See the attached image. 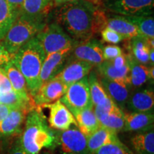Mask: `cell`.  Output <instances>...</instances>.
<instances>
[{"label": "cell", "mask_w": 154, "mask_h": 154, "mask_svg": "<svg viewBox=\"0 0 154 154\" xmlns=\"http://www.w3.org/2000/svg\"><path fill=\"white\" fill-rule=\"evenodd\" d=\"M131 22L146 38H154V19L153 16L148 17H126Z\"/></svg>", "instance_id": "4dcf8cb0"}, {"label": "cell", "mask_w": 154, "mask_h": 154, "mask_svg": "<svg viewBox=\"0 0 154 154\" xmlns=\"http://www.w3.org/2000/svg\"><path fill=\"white\" fill-rule=\"evenodd\" d=\"M88 82L92 103L94 106L100 104L109 97L94 71L91 70L88 74Z\"/></svg>", "instance_id": "f1b7e54d"}, {"label": "cell", "mask_w": 154, "mask_h": 154, "mask_svg": "<svg viewBox=\"0 0 154 154\" xmlns=\"http://www.w3.org/2000/svg\"><path fill=\"white\" fill-rule=\"evenodd\" d=\"M43 154H50V153H44Z\"/></svg>", "instance_id": "ee69618b"}, {"label": "cell", "mask_w": 154, "mask_h": 154, "mask_svg": "<svg viewBox=\"0 0 154 154\" xmlns=\"http://www.w3.org/2000/svg\"><path fill=\"white\" fill-rule=\"evenodd\" d=\"M2 136H0V154L2 152Z\"/></svg>", "instance_id": "7bdbcfd3"}, {"label": "cell", "mask_w": 154, "mask_h": 154, "mask_svg": "<svg viewBox=\"0 0 154 154\" xmlns=\"http://www.w3.org/2000/svg\"><path fill=\"white\" fill-rule=\"evenodd\" d=\"M44 18L19 15L2 41L11 57L44 27L47 24Z\"/></svg>", "instance_id": "277c9868"}, {"label": "cell", "mask_w": 154, "mask_h": 154, "mask_svg": "<svg viewBox=\"0 0 154 154\" xmlns=\"http://www.w3.org/2000/svg\"><path fill=\"white\" fill-rule=\"evenodd\" d=\"M3 69L10 82L12 89L25 99H32V96L29 92L27 84L24 76L13 63L11 60L7 63L3 67Z\"/></svg>", "instance_id": "603a6c76"}, {"label": "cell", "mask_w": 154, "mask_h": 154, "mask_svg": "<svg viewBox=\"0 0 154 154\" xmlns=\"http://www.w3.org/2000/svg\"><path fill=\"white\" fill-rule=\"evenodd\" d=\"M127 49L131 57L138 63L142 64H151L149 60V52L151 48L149 44V38L143 36H137L128 38Z\"/></svg>", "instance_id": "7402d4cb"}, {"label": "cell", "mask_w": 154, "mask_h": 154, "mask_svg": "<svg viewBox=\"0 0 154 154\" xmlns=\"http://www.w3.org/2000/svg\"><path fill=\"white\" fill-rule=\"evenodd\" d=\"M126 107L131 112L153 113L154 93L151 88H138L131 92Z\"/></svg>", "instance_id": "5bb4252c"}, {"label": "cell", "mask_w": 154, "mask_h": 154, "mask_svg": "<svg viewBox=\"0 0 154 154\" xmlns=\"http://www.w3.org/2000/svg\"><path fill=\"white\" fill-rule=\"evenodd\" d=\"M97 69L101 77H104V78L111 80L128 83L130 74V66L128 60V63L121 69H116L109 60L103 61L99 65H98Z\"/></svg>", "instance_id": "4316f807"}, {"label": "cell", "mask_w": 154, "mask_h": 154, "mask_svg": "<svg viewBox=\"0 0 154 154\" xmlns=\"http://www.w3.org/2000/svg\"><path fill=\"white\" fill-rule=\"evenodd\" d=\"M49 1H50V2H52V1H53V0H49Z\"/></svg>", "instance_id": "f6af8a7d"}, {"label": "cell", "mask_w": 154, "mask_h": 154, "mask_svg": "<svg viewBox=\"0 0 154 154\" xmlns=\"http://www.w3.org/2000/svg\"><path fill=\"white\" fill-rule=\"evenodd\" d=\"M119 141L117 134L104 127H99L87 137V146L89 154H94L106 145Z\"/></svg>", "instance_id": "ffe728a7"}, {"label": "cell", "mask_w": 154, "mask_h": 154, "mask_svg": "<svg viewBox=\"0 0 154 154\" xmlns=\"http://www.w3.org/2000/svg\"><path fill=\"white\" fill-rule=\"evenodd\" d=\"M76 127L54 131L55 148L58 146L61 154H89L87 137Z\"/></svg>", "instance_id": "52a82bcc"}, {"label": "cell", "mask_w": 154, "mask_h": 154, "mask_svg": "<svg viewBox=\"0 0 154 154\" xmlns=\"http://www.w3.org/2000/svg\"><path fill=\"white\" fill-rule=\"evenodd\" d=\"M60 101L68 108L72 113L87 108L94 107L90 94L88 76L69 85Z\"/></svg>", "instance_id": "8992f818"}, {"label": "cell", "mask_w": 154, "mask_h": 154, "mask_svg": "<svg viewBox=\"0 0 154 154\" xmlns=\"http://www.w3.org/2000/svg\"><path fill=\"white\" fill-rule=\"evenodd\" d=\"M131 145L136 154H154L153 129L137 133L131 138Z\"/></svg>", "instance_id": "d4e9b609"}, {"label": "cell", "mask_w": 154, "mask_h": 154, "mask_svg": "<svg viewBox=\"0 0 154 154\" xmlns=\"http://www.w3.org/2000/svg\"><path fill=\"white\" fill-rule=\"evenodd\" d=\"M66 62L62 70L55 78L61 80L67 86L88 76L94 67L91 63L83 61L73 60Z\"/></svg>", "instance_id": "9a60e30c"}, {"label": "cell", "mask_w": 154, "mask_h": 154, "mask_svg": "<svg viewBox=\"0 0 154 154\" xmlns=\"http://www.w3.org/2000/svg\"><path fill=\"white\" fill-rule=\"evenodd\" d=\"M72 114L76 119L78 128L86 137L101 127L94 111V107L76 111Z\"/></svg>", "instance_id": "44dd1931"}, {"label": "cell", "mask_w": 154, "mask_h": 154, "mask_svg": "<svg viewBox=\"0 0 154 154\" xmlns=\"http://www.w3.org/2000/svg\"><path fill=\"white\" fill-rule=\"evenodd\" d=\"M12 90L8 77L3 68H0V93H6Z\"/></svg>", "instance_id": "e575fe53"}, {"label": "cell", "mask_w": 154, "mask_h": 154, "mask_svg": "<svg viewBox=\"0 0 154 154\" xmlns=\"http://www.w3.org/2000/svg\"><path fill=\"white\" fill-rule=\"evenodd\" d=\"M153 113L131 112L124 113L125 132H143L153 129Z\"/></svg>", "instance_id": "ac0fdd59"}, {"label": "cell", "mask_w": 154, "mask_h": 154, "mask_svg": "<svg viewBox=\"0 0 154 154\" xmlns=\"http://www.w3.org/2000/svg\"><path fill=\"white\" fill-rule=\"evenodd\" d=\"M106 17L105 27L111 29L121 35L128 38L143 36L135 25L124 16L116 14Z\"/></svg>", "instance_id": "d6986e66"}, {"label": "cell", "mask_w": 154, "mask_h": 154, "mask_svg": "<svg viewBox=\"0 0 154 154\" xmlns=\"http://www.w3.org/2000/svg\"><path fill=\"white\" fill-rule=\"evenodd\" d=\"M7 154H29L24 151V149L22 148V145H21L20 140L17 139L14 143L11 146L10 149L9 150L8 153Z\"/></svg>", "instance_id": "74e56055"}, {"label": "cell", "mask_w": 154, "mask_h": 154, "mask_svg": "<svg viewBox=\"0 0 154 154\" xmlns=\"http://www.w3.org/2000/svg\"><path fill=\"white\" fill-rule=\"evenodd\" d=\"M29 112L26 109H11L9 114L0 121V136L9 137L20 134L22 126Z\"/></svg>", "instance_id": "e0dca14e"}, {"label": "cell", "mask_w": 154, "mask_h": 154, "mask_svg": "<svg viewBox=\"0 0 154 154\" xmlns=\"http://www.w3.org/2000/svg\"><path fill=\"white\" fill-rule=\"evenodd\" d=\"M123 54H124V51L122 49L114 44H109L103 47V61L111 60L119 56H121Z\"/></svg>", "instance_id": "836d02e7"}, {"label": "cell", "mask_w": 154, "mask_h": 154, "mask_svg": "<svg viewBox=\"0 0 154 154\" xmlns=\"http://www.w3.org/2000/svg\"><path fill=\"white\" fill-rule=\"evenodd\" d=\"M153 56H154V49H151L149 52V60H150V63L152 66H153Z\"/></svg>", "instance_id": "b9f144b4"}, {"label": "cell", "mask_w": 154, "mask_h": 154, "mask_svg": "<svg viewBox=\"0 0 154 154\" xmlns=\"http://www.w3.org/2000/svg\"><path fill=\"white\" fill-rule=\"evenodd\" d=\"M94 154H134L131 150L119 141L115 143L106 145L101 149H99L97 151H96Z\"/></svg>", "instance_id": "1f68e13d"}, {"label": "cell", "mask_w": 154, "mask_h": 154, "mask_svg": "<svg viewBox=\"0 0 154 154\" xmlns=\"http://www.w3.org/2000/svg\"><path fill=\"white\" fill-rule=\"evenodd\" d=\"M0 104L6 105L12 109H26L29 111L37 108L32 98L30 99H25L13 89L6 93H0Z\"/></svg>", "instance_id": "484cf974"}, {"label": "cell", "mask_w": 154, "mask_h": 154, "mask_svg": "<svg viewBox=\"0 0 154 154\" xmlns=\"http://www.w3.org/2000/svg\"><path fill=\"white\" fill-rule=\"evenodd\" d=\"M17 18L7 1L0 0V41H2Z\"/></svg>", "instance_id": "f546056e"}, {"label": "cell", "mask_w": 154, "mask_h": 154, "mask_svg": "<svg viewBox=\"0 0 154 154\" xmlns=\"http://www.w3.org/2000/svg\"><path fill=\"white\" fill-rule=\"evenodd\" d=\"M11 57H12L7 51L2 42L0 41V68H3L7 63L9 62Z\"/></svg>", "instance_id": "d590c367"}, {"label": "cell", "mask_w": 154, "mask_h": 154, "mask_svg": "<svg viewBox=\"0 0 154 154\" xmlns=\"http://www.w3.org/2000/svg\"><path fill=\"white\" fill-rule=\"evenodd\" d=\"M57 19L74 39L83 42L105 28L106 15L99 7L86 0H76L60 6Z\"/></svg>", "instance_id": "6da1fadb"}, {"label": "cell", "mask_w": 154, "mask_h": 154, "mask_svg": "<svg viewBox=\"0 0 154 154\" xmlns=\"http://www.w3.org/2000/svg\"><path fill=\"white\" fill-rule=\"evenodd\" d=\"M86 1L93 4V5L97 6V7H100V6L103 5L105 0H86Z\"/></svg>", "instance_id": "60d3db41"}, {"label": "cell", "mask_w": 154, "mask_h": 154, "mask_svg": "<svg viewBox=\"0 0 154 154\" xmlns=\"http://www.w3.org/2000/svg\"><path fill=\"white\" fill-rule=\"evenodd\" d=\"M67 87L68 86L65 85L61 80L54 77L52 79L42 84L36 94L32 97L34 103L36 106L40 108L52 103L62 97Z\"/></svg>", "instance_id": "8fae6325"}, {"label": "cell", "mask_w": 154, "mask_h": 154, "mask_svg": "<svg viewBox=\"0 0 154 154\" xmlns=\"http://www.w3.org/2000/svg\"><path fill=\"white\" fill-rule=\"evenodd\" d=\"M36 36L41 42L46 56L67 48L74 47L80 42L74 39L58 22L46 24Z\"/></svg>", "instance_id": "5b68a950"}, {"label": "cell", "mask_w": 154, "mask_h": 154, "mask_svg": "<svg viewBox=\"0 0 154 154\" xmlns=\"http://www.w3.org/2000/svg\"><path fill=\"white\" fill-rule=\"evenodd\" d=\"M19 140L22 148L29 154H38L44 148H55L54 131L48 126L40 107L33 109L26 115L24 131Z\"/></svg>", "instance_id": "3957f363"}, {"label": "cell", "mask_w": 154, "mask_h": 154, "mask_svg": "<svg viewBox=\"0 0 154 154\" xmlns=\"http://www.w3.org/2000/svg\"><path fill=\"white\" fill-rule=\"evenodd\" d=\"M12 12L18 17L24 0H6Z\"/></svg>", "instance_id": "8d00e7d4"}, {"label": "cell", "mask_w": 154, "mask_h": 154, "mask_svg": "<svg viewBox=\"0 0 154 154\" xmlns=\"http://www.w3.org/2000/svg\"><path fill=\"white\" fill-rule=\"evenodd\" d=\"M101 35L103 42L110 44H117L126 39L124 36L107 27L101 31Z\"/></svg>", "instance_id": "d6a6232c"}, {"label": "cell", "mask_w": 154, "mask_h": 154, "mask_svg": "<svg viewBox=\"0 0 154 154\" xmlns=\"http://www.w3.org/2000/svg\"><path fill=\"white\" fill-rule=\"evenodd\" d=\"M100 82L108 96L121 109H125L131 92V88L128 83L109 79L104 77H101Z\"/></svg>", "instance_id": "2e32d148"}, {"label": "cell", "mask_w": 154, "mask_h": 154, "mask_svg": "<svg viewBox=\"0 0 154 154\" xmlns=\"http://www.w3.org/2000/svg\"><path fill=\"white\" fill-rule=\"evenodd\" d=\"M11 109H12L11 108L7 106L0 104V121H2L9 114Z\"/></svg>", "instance_id": "f35d334b"}, {"label": "cell", "mask_w": 154, "mask_h": 154, "mask_svg": "<svg viewBox=\"0 0 154 154\" xmlns=\"http://www.w3.org/2000/svg\"><path fill=\"white\" fill-rule=\"evenodd\" d=\"M44 107L49 109L48 120L51 128L58 131H64L70 128L72 126H77L74 116L60 99Z\"/></svg>", "instance_id": "4fadbf2b"}, {"label": "cell", "mask_w": 154, "mask_h": 154, "mask_svg": "<svg viewBox=\"0 0 154 154\" xmlns=\"http://www.w3.org/2000/svg\"><path fill=\"white\" fill-rule=\"evenodd\" d=\"M103 5L121 16L148 17L153 14L154 0H105Z\"/></svg>", "instance_id": "ba28073f"}, {"label": "cell", "mask_w": 154, "mask_h": 154, "mask_svg": "<svg viewBox=\"0 0 154 154\" xmlns=\"http://www.w3.org/2000/svg\"><path fill=\"white\" fill-rule=\"evenodd\" d=\"M130 66V74L128 83L131 88H138L143 86L149 81V67L138 63L131 57L130 54H127Z\"/></svg>", "instance_id": "cb8c5ba5"}, {"label": "cell", "mask_w": 154, "mask_h": 154, "mask_svg": "<svg viewBox=\"0 0 154 154\" xmlns=\"http://www.w3.org/2000/svg\"><path fill=\"white\" fill-rule=\"evenodd\" d=\"M72 48H67L46 56L40 73V82L42 84L52 79L59 74L66 65Z\"/></svg>", "instance_id": "7c38bea8"}, {"label": "cell", "mask_w": 154, "mask_h": 154, "mask_svg": "<svg viewBox=\"0 0 154 154\" xmlns=\"http://www.w3.org/2000/svg\"><path fill=\"white\" fill-rule=\"evenodd\" d=\"M94 111L101 126L117 133L123 131L124 113L118 106L108 97L100 104L94 106Z\"/></svg>", "instance_id": "9c48e42d"}, {"label": "cell", "mask_w": 154, "mask_h": 154, "mask_svg": "<svg viewBox=\"0 0 154 154\" xmlns=\"http://www.w3.org/2000/svg\"><path fill=\"white\" fill-rule=\"evenodd\" d=\"M103 47L101 42L95 38L80 42L72 48L67 61H83L94 66H98L103 61Z\"/></svg>", "instance_id": "30bf717a"}, {"label": "cell", "mask_w": 154, "mask_h": 154, "mask_svg": "<svg viewBox=\"0 0 154 154\" xmlns=\"http://www.w3.org/2000/svg\"><path fill=\"white\" fill-rule=\"evenodd\" d=\"M53 5L58 6V7H60V6L66 5V4L74 2L76 1V0H53Z\"/></svg>", "instance_id": "ab89813d"}, {"label": "cell", "mask_w": 154, "mask_h": 154, "mask_svg": "<svg viewBox=\"0 0 154 154\" xmlns=\"http://www.w3.org/2000/svg\"><path fill=\"white\" fill-rule=\"evenodd\" d=\"M45 57L41 42L35 36L24 44L11 57V61L24 76L32 97L42 86L40 73Z\"/></svg>", "instance_id": "7a4b0ae2"}, {"label": "cell", "mask_w": 154, "mask_h": 154, "mask_svg": "<svg viewBox=\"0 0 154 154\" xmlns=\"http://www.w3.org/2000/svg\"><path fill=\"white\" fill-rule=\"evenodd\" d=\"M53 2L49 0H24L20 14L30 17H45Z\"/></svg>", "instance_id": "83f0119b"}]
</instances>
